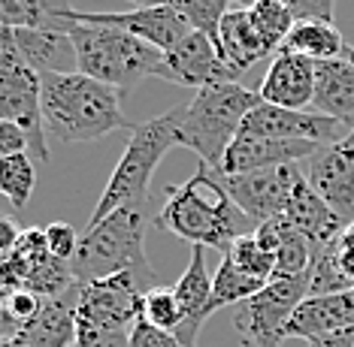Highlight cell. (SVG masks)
<instances>
[{
    "label": "cell",
    "instance_id": "cell-1",
    "mask_svg": "<svg viewBox=\"0 0 354 347\" xmlns=\"http://www.w3.org/2000/svg\"><path fill=\"white\" fill-rule=\"evenodd\" d=\"M155 224L191 245L218 248L224 254L236 239L252 236L257 230V224L227 197V190L215 179V169L206 163H200L185 184L167 188Z\"/></svg>",
    "mask_w": 354,
    "mask_h": 347
},
{
    "label": "cell",
    "instance_id": "cell-2",
    "mask_svg": "<svg viewBox=\"0 0 354 347\" xmlns=\"http://www.w3.org/2000/svg\"><path fill=\"white\" fill-rule=\"evenodd\" d=\"M46 130L61 142H94L115 130H133L122 112V91L82 72H43L39 76Z\"/></svg>",
    "mask_w": 354,
    "mask_h": 347
},
{
    "label": "cell",
    "instance_id": "cell-3",
    "mask_svg": "<svg viewBox=\"0 0 354 347\" xmlns=\"http://www.w3.org/2000/svg\"><path fill=\"white\" fill-rule=\"evenodd\" d=\"M182 118H185V106H176L158 118L133 124L131 139L124 145V155L112 169L106 190L100 193L97 206L88 217V227H97L103 217H109L118 208H142L146 212L149 184L158 163L167 157V151L182 145Z\"/></svg>",
    "mask_w": 354,
    "mask_h": 347
},
{
    "label": "cell",
    "instance_id": "cell-4",
    "mask_svg": "<svg viewBox=\"0 0 354 347\" xmlns=\"http://www.w3.org/2000/svg\"><path fill=\"white\" fill-rule=\"evenodd\" d=\"M61 34L70 39L76 72H82V76H91L103 85L118 88V91L140 85L142 79H158L164 52L124 34V30L64 21Z\"/></svg>",
    "mask_w": 354,
    "mask_h": 347
},
{
    "label": "cell",
    "instance_id": "cell-5",
    "mask_svg": "<svg viewBox=\"0 0 354 347\" xmlns=\"http://www.w3.org/2000/svg\"><path fill=\"white\" fill-rule=\"evenodd\" d=\"M261 97L239 82L200 88L194 100L185 106L182 118V148H191L200 163L221 169L224 151L239 136L245 115L252 112Z\"/></svg>",
    "mask_w": 354,
    "mask_h": 347
},
{
    "label": "cell",
    "instance_id": "cell-6",
    "mask_svg": "<svg viewBox=\"0 0 354 347\" xmlns=\"http://www.w3.org/2000/svg\"><path fill=\"white\" fill-rule=\"evenodd\" d=\"M76 284L122 275L133 269H149L146 257V212L142 208H118L103 217L97 227H88L70 260Z\"/></svg>",
    "mask_w": 354,
    "mask_h": 347
},
{
    "label": "cell",
    "instance_id": "cell-7",
    "mask_svg": "<svg viewBox=\"0 0 354 347\" xmlns=\"http://www.w3.org/2000/svg\"><path fill=\"white\" fill-rule=\"evenodd\" d=\"M306 296H309V275L270 281L261 293L236 305L233 326L248 347H281L288 320Z\"/></svg>",
    "mask_w": 354,
    "mask_h": 347
},
{
    "label": "cell",
    "instance_id": "cell-8",
    "mask_svg": "<svg viewBox=\"0 0 354 347\" xmlns=\"http://www.w3.org/2000/svg\"><path fill=\"white\" fill-rule=\"evenodd\" d=\"M215 179L254 224H263L270 217L288 212L297 181L303 179V169L291 163V166L257 169V172H239V175H227L221 169H215Z\"/></svg>",
    "mask_w": 354,
    "mask_h": 347
},
{
    "label": "cell",
    "instance_id": "cell-9",
    "mask_svg": "<svg viewBox=\"0 0 354 347\" xmlns=\"http://www.w3.org/2000/svg\"><path fill=\"white\" fill-rule=\"evenodd\" d=\"M61 19L124 30V34L142 39V43L155 46V48H160V52H170L173 46H179L182 39L191 34V24L164 3L136 6V10H131V12H82V10H70V6H64Z\"/></svg>",
    "mask_w": 354,
    "mask_h": 347
},
{
    "label": "cell",
    "instance_id": "cell-10",
    "mask_svg": "<svg viewBox=\"0 0 354 347\" xmlns=\"http://www.w3.org/2000/svg\"><path fill=\"white\" fill-rule=\"evenodd\" d=\"M239 133L252 136H267V139H291V142H315V145H336L348 139L351 130H345L339 121L321 115V112H306V109H279L270 103H257L248 112Z\"/></svg>",
    "mask_w": 354,
    "mask_h": 347
},
{
    "label": "cell",
    "instance_id": "cell-11",
    "mask_svg": "<svg viewBox=\"0 0 354 347\" xmlns=\"http://www.w3.org/2000/svg\"><path fill=\"white\" fill-rule=\"evenodd\" d=\"M158 79H167V82L182 85V88H197V91L200 88H209V85L239 82V79L233 76V70L224 63L218 46L206 34H197V30H191L179 46L164 52Z\"/></svg>",
    "mask_w": 354,
    "mask_h": 347
},
{
    "label": "cell",
    "instance_id": "cell-12",
    "mask_svg": "<svg viewBox=\"0 0 354 347\" xmlns=\"http://www.w3.org/2000/svg\"><path fill=\"white\" fill-rule=\"evenodd\" d=\"M0 118L12 121L25 130L30 157H37L39 163L49 160L43 100H39V72L19 67L0 76Z\"/></svg>",
    "mask_w": 354,
    "mask_h": 347
},
{
    "label": "cell",
    "instance_id": "cell-13",
    "mask_svg": "<svg viewBox=\"0 0 354 347\" xmlns=\"http://www.w3.org/2000/svg\"><path fill=\"white\" fill-rule=\"evenodd\" d=\"M303 175L345 224H354V133L306 160Z\"/></svg>",
    "mask_w": 354,
    "mask_h": 347
},
{
    "label": "cell",
    "instance_id": "cell-14",
    "mask_svg": "<svg viewBox=\"0 0 354 347\" xmlns=\"http://www.w3.org/2000/svg\"><path fill=\"white\" fill-rule=\"evenodd\" d=\"M321 145L315 142H291V139H267V136L239 133L224 151L221 172L239 175V172H257V169H276L291 166L315 157Z\"/></svg>",
    "mask_w": 354,
    "mask_h": 347
},
{
    "label": "cell",
    "instance_id": "cell-15",
    "mask_svg": "<svg viewBox=\"0 0 354 347\" xmlns=\"http://www.w3.org/2000/svg\"><path fill=\"white\" fill-rule=\"evenodd\" d=\"M257 97L279 109H306L315 103V61L294 52H276Z\"/></svg>",
    "mask_w": 354,
    "mask_h": 347
},
{
    "label": "cell",
    "instance_id": "cell-16",
    "mask_svg": "<svg viewBox=\"0 0 354 347\" xmlns=\"http://www.w3.org/2000/svg\"><path fill=\"white\" fill-rule=\"evenodd\" d=\"M354 326V293H333V296H306L297 305L294 317L288 320L285 338H303L315 344L342 329Z\"/></svg>",
    "mask_w": 354,
    "mask_h": 347
},
{
    "label": "cell",
    "instance_id": "cell-17",
    "mask_svg": "<svg viewBox=\"0 0 354 347\" xmlns=\"http://www.w3.org/2000/svg\"><path fill=\"white\" fill-rule=\"evenodd\" d=\"M173 293L182 305V314H185L176 338L188 347H197L200 326L209 320V299H212V275H209L203 245L191 248V263H188V269L182 272V278H179V284L173 287Z\"/></svg>",
    "mask_w": 354,
    "mask_h": 347
},
{
    "label": "cell",
    "instance_id": "cell-18",
    "mask_svg": "<svg viewBox=\"0 0 354 347\" xmlns=\"http://www.w3.org/2000/svg\"><path fill=\"white\" fill-rule=\"evenodd\" d=\"M76 308H79V284L67 293L46 299L37 317L19 329V338L28 347H73L76 344Z\"/></svg>",
    "mask_w": 354,
    "mask_h": 347
},
{
    "label": "cell",
    "instance_id": "cell-19",
    "mask_svg": "<svg viewBox=\"0 0 354 347\" xmlns=\"http://www.w3.org/2000/svg\"><path fill=\"white\" fill-rule=\"evenodd\" d=\"M285 217L291 221V227L300 232V236H306L312 241V248L330 245V241L339 239L345 232V227H348V224H345L315 190H312V184L306 181V175L297 181Z\"/></svg>",
    "mask_w": 354,
    "mask_h": 347
},
{
    "label": "cell",
    "instance_id": "cell-20",
    "mask_svg": "<svg viewBox=\"0 0 354 347\" xmlns=\"http://www.w3.org/2000/svg\"><path fill=\"white\" fill-rule=\"evenodd\" d=\"M315 112L354 133V63L345 58L315 63Z\"/></svg>",
    "mask_w": 354,
    "mask_h": 347
},
{
    "label": "cell",
    "instance_id": "cell-21",
    "mask_svg": "<svg viewBox=\"0 0 354 347\" xmlns=\"http://www.w3.org/2000/svg\"><path fill=\"white\" fill-rule=\"evenodd\" d=\"M218 52L236 79L245 70H252L257 61L272 58L267 43L257 34L252 15H248V6H236V10H230L224 15V21L218 28Z\"/></svg>",
    "mask_w": 354,
    "mask_h": 347
},
{
    "label": "cell",
    "instance_id": "cell-22",
    "mask_svg": "<svg viewBox=\"0 0 354 347\" xmlns=\"http://www.w3.org/2000/svg\"><path fill=\"white\" fill-rule=\"evenodd\" d=\"M279 52H294V54H303L309 61H336L342 58L345 52V39L339 34L333 21H321V19H306V21H297L291 28L288 39L281 43Z\"/></svg>",
    "mask_w": 354,
    "mask_h": 347
},
{
    "label": "cell",
    "instance_id": "cell-23",
    "mask_svg": "<svg viewBox=\"0 0 354 347\" xmlns=\"http://www.w3.org/2000/svg\"><path fill=\"white\" fill-rule=\"evenodd\" d=\"M61 10L58 0H0V28H37L61 34Z\"/></svg>",
    "mask_w": 354,
    "mask_h": 347
},
{
    "label": "cell",
    "instance_id": "cell-24",
    "mask_svg": "<svg viewBox=\"0 0 354 347\" xmlns=\"http://www.w3.org/2000/svg\"><path fill=\"white\" fill-rule=\"evenodd\" d=\"M306 275H309V296H333L354 290L339 266V239H333L330 245L312 248V263Z\"/></svg>",
    "mask_w": 354,
    "mask_h": 347
},
{
    "label": "cell",
    "instance_id": "cell-25",
    "mask_svg": "<svg viewBox=\"0 0 354 347\" xmlns=\"http://www.w3.org/2000/svg\"><path fill=\"white\" fill-rule=\"evenodd\" d=\"M270 281H257L245 272H239L236 266L230 263V257H224L221 266L212 275V299H209V317H212L218 308H227V305H239L245 299H252L254 293H261Z\"/></svg>",
    "mask_w": 354,
    "mask_h": 347
},
{
    "label": "cell",
    "instance_id": "cell-26",
    "mask_svg": "<svg viewBox=\"0 0 354 347\" xmlns=\"http://www.w3.org/2000/svg\"><path fill=\"white\" fill-rule=\"evenodd\" d=\"M158 3L170 6L191 24V30L206 34L218 46V28L224 21V15L230 12V0H158Z\"/></svg>",
    "mask_w": 354,
    "mask_h": 347
},
{
    "label": "cell",
    "instance_id": "cell-27",
    "mask_svg": "<svg viewBox=\"0 0 354 347\" xmlns=\"http://www.w3.org/2000/svg\"><path fill=\"white\" fill-rule=\"evenodd\" d=\"M37 188V169L30 155H15L0 160V197L10 199L12 208H25Z\"/></svg>",
    "mask_w": 354,
    "mask_h": 347
},
{
    "label": "cell",
    "instance_id": "cell-28",
    "mask_svg": "<svg viewBox=\"0 0 354 347\" xmlns=\"http://www.w3.org/2000/svg\"><path fill=\"white\" fill-rule=\"evenodd\" d=\"M248 15H252L261 39L267 43L270 54L279 52L281 43H285L288 34H291V28L297 24L294 15L288 12L279 0H254V3H248Z\"/></svg>",
    "mask_w": 354,
    "mask_h": 347
},
{
    "label": "cell",
    "instance_id": "cell-29",
    "mask_svg": "<svg viewBox=\"0 0 354 347\" xmlns=\"http://www.w3.org/2000/svg\"><path fill=\"white\" fill-rule=\"evenodd\" d=\"M73 284H76V278H73L70 263L58 260V257H49V260H43L39 266L30 269L25 290H30V293L39 296V299L46 302V299H55V296L67 293Z\"/></svg>",
    "mask_w": 354,
    "mask_h": 347
},
{
    "label": "cell",
    "instance_id": "cell-30",
    "mask_svg": "<svg viewBox=\"0 0 354 347\" xmlns=\"http://www.w3.org/2000/svg\"><path fill=\"white\" fill-rule=\"evenodd\" d=\"M140 320H146L149 326L160 329V333L176 335L179 326H182V320H185V314H182V305H179V299H176L173 290L158 284L155 290H149L146 299H142V317Z\"/></svg>",
    "mask_w": 354,
    "mask_h": 347
},
{
    "label": "cell",
    "instance_id": "cell-31",
    "mask_svg": "<svg viewBox=\"0 0 354 347\" xmlns=\"http://www.w3.org/2000/svg\"><path fill=\"white\" fill-rule=\"evenodd\" d=\"M309 263H312V241L291 227L285 232V239H281L279 251H276V272H272V281L300 278L309 272Z\"/></svg>",
    "mask_w": 354,
    "mask_h": 347
},
{
    "label": "cell",
    "instance_id": "cell-32",
    "mask_svg": "<svg viewBox=\"0 0 354 347\" xmlns=\"http://www.w3.org/2000/svg\"><path fill=\"white\" fill-rule=\"evenodd\" d=\"M224 257H230V263L236 266L239 272H245V275H252L257 281H272V272H276V257L257 245L254 232H252V236L236 239Z\"/></svg>",
    "mask_w": 354,
    "mask_h": 347
},
{
    "label": "cell",
    "instance_id": "cell-33",
    "mask_svg": "<svg viewBox=\"0 0 354 347\" xmlns=\"http://www.w3.org/2000/svg\"><path fill=\"white\" fill-rule=\"evenodd\" d=\"M0 308H3L6 317L21 329L25 324H30V320L37 317V311L43 308V299L34 296L30 290H15V293H6L3 299H0Z\"/></svg>",
    "mask_w": 354,
    "mask_h": 347
},
{
    "label": "cell",
    "instance_id": "cell-34",
    "mask_svg": "<svg viewBox=\"0 0 354 347\" xmlns=\"http://www.w3.org/2000/svg\"><path fill=\"white\" fill-rule=\"evenodd\" d=\"M15 257H21L30 269L34 266H39L43 260H49V241H46V227H28L25 232H21L19 245H15Z\"/></svg>",
    "mask_w": 354,
    "mask_h": 347
},
{
    "label": "cell",
    "instance_id": "cell-35",
    "mask_svg": "<svg viewBox=\"0 0 354 347\" xmlns=\"http://www.w3.org/2000/svg\"><path fill=\"white\" fill-rule=\"evenodd\" d=\"M46 241H49V254L58 257V260H73L76 248H79V239H76V230L70 227L67 221H52L46 227Z\"/></svg>",
    "mask_w": 354,
    "mask_h": 347
},
{
    "label": "cell",
    "instance_id": "cell-36",
    "mask_svg": "<svg viewBox=\"0 0 354 347\" xmlns=\"http://www.w3.org/2000/svg\"><path fill=\"white\" fill-rule=\"evenodd\" d=\"M245 3H254V0H245ZM279 3L294 15V21H306V19L333 21V10H336V0H279Z\"/></svg>",
    "mask_w": 354,
    "mask_h": 347
},
{
    "label": "cell",
    "instance_id": "cell-37",
    "mask_svg": "<svg viewBox=\"0 0 354 347\" xmlns=\"http://www.w3.org/2000/svg\"><path fill=\"white\" fill-rule=\"evenodd\" d=\"M28 275H30V266L21 260V257H6L0 260V293H15V290H25L28 284Z\"/></svg>",
    "mask_w": 354,
    "mask_h": 347
},
{
    "label": "cell",
    "instance_id": "cell-38",
    "mask_svg": "<svg viewBox=\"0 0 354 347\" xmlns=\"http://www.w3.org/2000/svg\"><path fill=\"white\" fill-rule=\"evenodd\" d=\"M131 347H188V344H182L173 333H160V329L149 326L146 320H136V326L131 329Z\"/></svg>",
    "mask_w": 354,
    "mask_h": 347
},
{
    "label": "cell",
    "instance_id": "cell-39",
    "mask_svg": "<svg viewBox=\"0 0 354 347\" xmlns=\"http://www.w3.org/2000/svg\"><path fill=\"white\" fill-rule=\"evenodd\" d=\"M15 155H30L28 151V136L19 124L0 118V160L3 157H15Z\"/></svg>",
    "mask_w": 354,
    "mask_h": 347
},
{
    "label": "cell",
    "instance_id": "cell-40",
    "mask_svg": "<svg viewBox=\"0 0 354 347\" xmlns=\"http://www.w3.org/2000/svg\"><path fill=\"white\" fill-rule=\"evenodd\" d=\"M73 347H131V329H118V333H76Z\"/></svg>",
    "mask_w": 354,
    "mask_h": 347
},
{
    "label": "cell",
    "instance_id": "cell-41",
    "mask_svg": "<svg viewBox=\"0 0 354 347\" xmlns=\"http://www.w3.org/2000/svg\"><path fill=\"white\" fill-rule=\"evenodd\" d=\"M21 232H25V230L19 227V221H15L12 215L0 212V260L12 257L15 245H19V239H21Z\"/></svg>",
    "mask_w": 354,
    "mask_h": 347
},
{
    "label": "cell",
    "instance_id": "cell-42",
    "mask_svg": "<svg viewBox=\"0 0 354 347\" xmlns=\"http://www.w3.org/2000/svg\"><path fill=\"white\" fill-rule=\"evenodd\" d=\"M312 347H354V326L351 329H342V333L330 335V338H321Z\"/></svg>",
    "mask_w": 354,
    "mask_h": 347
},
{
    "label": "cell",
    "instance_id": "cell-43",
    "mask_svg": "<svg viewBox=\"0 0 354 347\" xmlns=\"http://www.w3.org/2000/svg\"><path fill=\"white\" fill-rule=\"evenodd\" d=\"M10 335H19V326H15L3 314V308H0V338H10Z\"/></svg>",
    "mask_w": 354,
    "mask_h": 347
},
{
    "label": "cell",
    "instance_id": "cell-44",
    "mask_svg": "<svg viewBox=\"0 0 354 347\" xmlns=\"http://www.w3.org/2000/svg\"><path fill=\"white\" fill-rule=\"evenodd\" d=\"M0 347H28V344L19 335H10V338H0Z\"/></svg>",
    "mask_w": 354,
    "mask_h": 347
},
{
    "label": "cell",
    "instance_id": "cell-45",
    "mask_svg": "<svg viewBox=\"0 0 354 347\" xmlns=\"http://www.w3.org/2000/svg\"><path fill=\"white\" fill-rule=\"evenodd\" d=\"M342 58H345V61H351V63H354V46H345V52H342Z\"/></svg>",
    "mask_w": 354,
    "mask_h": 347
},
{
    "label": "cell",
    "instance_id": "cell-46",
    "mask_svg": "<svg viewBox=\"0 0 354 347\" xmlns=\"http://www.w3.org/2000/svg\"><path fill=\"white\" fill-rule=\"evenodd\" d=\"M131 3H140V6H151V3H158V0H131Z\"/></svg>",
    "mask_w": 354,
    "mask_h": 347
},
{
    "label": "cell",
    "instance_id": "cell-47",
    "mask_svg": "<svg viewBox=\"0 0 354 347\" xmlns=\"http://www.w3.org/2000/svg\"><path fill=\"white\" fill-rule=\"evenodd\" d=\"M0 299H3V293H0Z\"/></svg>",
    "mask_w": 354,
    "mask_h": 347
},
{
    "label": "cell",
    "instance_id": "cell-48",
    "mask_svg": "<svg viewBox=\"0 0 354 347\" xmlns=\"http://www.w3.org/2000/svg\"><path fill=\"white\" fill-rule=\"evenodd\" d=\"M351 293H354V290H351Z\"/></svg>",
    "mask_w": 354,
    "mask_h": 347
}]
</instances>
